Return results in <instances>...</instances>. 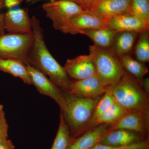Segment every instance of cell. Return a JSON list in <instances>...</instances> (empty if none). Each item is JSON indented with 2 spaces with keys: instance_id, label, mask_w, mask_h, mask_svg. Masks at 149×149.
I'll return each mask as SVG.
<instances>
[{
  "instance_id": "8",
  "label": "cell",
  "mask_w": 149,
  "mask_h": 149,
  "mask_svg": "<svg viewBox=\"0 0 149 149\" xmlns=\"http://www.w3.org/2000/svg\"><path fill=\"white\" fill-rule=\"evenodd\" d=\"M123 129L133 131L149 139V113H128L110 124L109 131Z\"/></svg>"
},
{
  "instance_id": "17",
  "label": "cell",
  "mask_w": 149,
  "mask_h": 149,
  "mask_svg": "<svg viewBox=\"0 0 149 149\" xmlns=\"http://www.w3.org/2000/svg\"><path fill=\"white\" fill-rule=\"evenodd\" d=\"M127 113H128L122 107L115 102L98 117L88 123L80 130L77 137L98 125L104 124H111L115 122Z\"/></svg>"
},
{
  "instance_id": "21",
  "label": "cell",
  "mask_w": 149,
  "mask_h": 149,
  "mask_svg": "<svg viewBox=\"0 0 149 149\" xmlns=\"http://www.w3.org/2000/svg\"><path fill=\"white\" fill-rule=\"evenodd\" d=\"M123 67L127 72L139 82L149 72L148 69L145 64L134 59L129 54L125 55L119 58Z\"/></svg>"
},
{
  "instance_id": "10",
  "label": "cell",
  "mask_w": 149,
  "mask_h": 149,
  "mask_svg": "<svg viewBox=\"0 0 149 149\" xmlns=\"http://www.w3.org/2000/svg\"><path fill=\"white\" fill-rule=\"evenodd\" d=\"M4 14L6 30L8 33L33 34L32 19L27 10L17 7L8 10Z\"/></svg>"
},
{
  "instance_id": "32",
  "label": "cell",
  "mask_w": 149,
  "mask_h": 149,
  "mask_svg": "<svg viewBox=\"0 0 149 149\" xmlns=\"http://www.w3.org/2000/svg\"><path fill=\"white\" fill-rule=\"evenodd\" d=\"M96 0H81V6L84 10H88Z\"/></svg>"
},
{
  "instance_id": "5",
  "label": "cell",
  "mask_w": 149,
  "mask_h": 149,
  "mask_svg": "<svg viewBox=\"0 0 149 149\" xmlns=\"http://www.w3.org/2000/svg\"><path fill=\"white\" fill-rule=\"evenodd\" d=\"M33 35L8 33L0 37V58H12L28 64V54Z\"/></svg>"
},
{
  "instance_id": "30",
  "label": "cell",
  "mask_w": 149,
  "mask_h": 149,
  "mask_svg": "<svg viewBox=\"0 0 149 149\" xmlns=\"http://www.w3.org/2000/svg\"><path fill=\"white\" fill-rule=\"evenodd\" d=\"M141 85L142 89L147 94H149V78H143L141 81Z\"/></svg>"
},
{
  "instance_id": "2",
  "label": "cell",
  "mask_w": 149,
  "mask_h": 149,
  "mask_svg": "<svg viewBox=\"0 0 149 149\" xmlns=\"http://www.w3.org/2000/svg\"><path fill=\"white\" fill-rule=\"evenodd\" d=\"M106 89L127 113H149V95L143 90L140 82L125 70L119 82Z\"/></svg>"
},
{
  "instance_id": "20",
  "label": "cell",
  "mask_w": 149,
  "mask_h": 149,
  "mask_svg": "<svg viewBox=\"0 0 149 149\" xmlns=\"http://www.w3.org/2000/svg\"><path fill=\"white\" fill-rule=\"evenodd\" d=\"M117 33L109 28H90L83 29L80 34L89 37L94 45L101 48L110 47L113 38Z\"/></svg>"
},
{
  "instance_id": "7",
  "label": "cell",
  "mask_w": 149,
  "mask_h": 149,
  "mask_svg": "<svg viewBox=\"0 0 149 149\" xmlns=\"http://www.w3.org/2000/svg\"><path fill=\"white\" fill-rule=\"evenodd\" d=\"M27 72L32 80V84L41 94L50 97L55 101L60 108H64L65 102L62 91L42 72L29 65H26Z\"/></svg>"
},
{
  "instance_id": "23",
  "label": "cell",
  "mask_w": 149,
  "mask_h": 149,
  "mask_svg": "<svg viewBox=\"0 0 149 149\" xmlns=\"http://www.w3.org/2000/svg\"><path fill=\"white\" fill-rule=\"evenodd\" d=\"M128 12L149 27V0H130Z\"/></svg>"
},
{
  "instance_id": "22",
  "label": "cell",
  "mask_w": 149,
  "mask_h": 149,
  "mask_svg": "<svg viewBox=\"0 0 149 149\" xmlns=\"http://www.w3.org/2000/svg\"><path fill=\"white\" fill-rule=\"evenodd\" d=\"M73 140L69 127L61 114L58 130L51 149H67Z\"/></svg>"
},
{
  "instance_id": "27",
  "label": "cell",
  "mask_w": 149,
  "mask_h": 149,
  "mask_svg": "<svg viewBox=\"0 0 149 149\" xmlns=\"http://www.w3.org/2000/svg\"><path fill=\"white\" fill-rule=\"evenodd\" d=\"M8 125L5 117L0 118V138H8Z\"/></svg>"
},
{
  "instance_id": "14",
  "label": "cell",
  "mask_w": 149,
  "mask_h": 149,
  "mask_svg": "<svg viewBox=\"0 0 149 149\" xmlns=\"http://www.w3.org/2000/svg\"><path fill=\"white\" fill-rule=\"evenodd\" d=\"M141 134L130 130L117 129L107 132L100 144L116 146H125L149 140Z\"/></svg>"
},
{
  "instance_id": "18",
  "label": "cell",
  "mask_w": 149,
  "mask_h": 149,
  "mask_svg": "<svg viewBox=\"0 0 149 149\" xmlns=\"http://www.w3.org/2000/svg\"><path fill=\"white\" fill-rule=\"evenodd\" d=\"M138 33L135 32H117L113 38L110 48L118 58L129 54L133 49Z\"/></svg>"
},
{
  "instance_id": "26",
  "label": "cell",
  "mask_w": 149,
  "mask_h": 149,
  "mask_svg": "<svg viewBox=\"0 0 149 149\" xmlns=\"http://www.w3.org/2000/svg\"><path fill=\"white\" fill-rule=\"evenodd\" d=\"M91 149H149V140L125 146H116L99 143Z\"/></svg>"
},
{
  "instance_id": "4",
  "label": "cell",
  "mask_w": 149,
  "mask_h": 149,
  "mask_svg": "<svg viewBox=\"0 0 149 149\" xmlns=\"http://www.w3.org/2000/svg\"><path fill=\"white\" fill-rule=\"evenodd\" d=\"M96 76L106 88L114 86L121 79L125 70L120 59L110 47L101 48L95 45L89 47Z\"/></svg>"
},
{
  "instance_id": "11",
  "label": "cell",
  "mask_w": 149,
  "mask_h": 149,
  "mask_svg": "<svg viewBox=\"0 0 149 149\" xmlns=\"http://www.w3.org/2000/svg\"><path fill=\"white\" fill-rule=\"evenodd\" d=\"M130 3V0H96L88 10L105 22L128 12Z\"/></svg>"
},
{
  "instance_id": "16",
  "label": "cell",
  "mask_w": 149,
  "mask_h": 149,
  "mask_svg": "<svg viewBox=\"0 0 149 149\" xmlns=\"http://www.w3.org/2000/svg\"><path fill=\"white\" fill-rule=\"evenodd\" d=\"M110 124H104L92 128L79 137L73 139L67 149H91L100 143L108 131Z\"/></svg>"
},
{
  "instance_id": "12",
  "label": "cell",
  "mask_w": 149,
  "mask_h": 149,
  "mask_svg": "<svg viewBox=\"0 0 149 149\" xmlns=\"http://www.w3.org/2000/svg\"><path fill=\"white\" fill-rule=\"evenodd\" d=\"M63 68L70 78L81 80L96 74L95 67L89 55L68 59Z\"/></svg>"
},
{
  "instance_id": "36",
  "label": "cell",
  "mask_w": 149,
  "mask_h": 149,
  "mask_svg": "<svg viewBox=\"0 0 149 149\" xmlns=\"http://www.w3.org/2000/svg\"><path fill=\"white\" fill-rule=\"evenodd\" d=\"M27 3L33 2L37 1H42V0H25ZM50 1L51 0H49Z\"/></svg>"
},
{
  "instance_id": "31",
  "label": "cell",
  "mask_w": 149,
  "mask_h": 149,
  "mask_svg": "<svg viewBox=\"0 0 149 149\" xmlns=\"http://www.w3.org/2000/svg\"><path fill=\"white\" fill-rule=\"evenodd\" d=\"M6 31L4 14H0V37L5 35Z\"/></svg>"
},
{
  "instance_id": "6",
  "label": "cell",
  "mask_w": 149,
  "mask_h": 149,
  "mask_svg": "<svg viewBox=\"0 0 149 149\" xmlns=\"http://www.w3.org/2000/svg\"><path fill=\"white\" fill-rule=\"evenodd\" d=\"M46 16L52 22L53 27L60 30L72 17L84 10L76 3L70 0L50 1L42 5Z\"/></svg>"
},
{
  "instance_id": "19",
  "label": "cell",
  "mask_w": 149,
  "mask_h": 149,
  "mask_svg": "<svg viewBox=\"0 0 149 149\" xmlns=\"http://www.w3.org/2000/svg\"><path fill=\"white\" fill-rule=\"evenodd\" d=\"M0 70L20 78L28 85H32L26 65L22 61L15 59L0 58Z\"/></svg>"
},
{
  "instance_id": "3",
  "label": "cell",
  "mask_w": 149,
  "mask_h": 149,
  "mask_svg": "<svg viewBox=\"0 0 149 149\" xmlns=\"http://www.w3.org/2000/svg\"><path fill=\"white\" fill-rule=\"evenodd\" d=\"M65 104L61 111L69 127L73 139L78 137L80 130L91 120L95 107L101 97L86 98L69 92H63Z\"/></svg>"
},
{
  "instance_id": "1",
  "label": "cell",
  "mask_w": 149,
  "mask_h": 149,
  "mask_svg": "<svg viewBox=\"0 0 149 149\" xmlns=\"http://www.w3.org/2000/svg\"><path fill=\"white\" fill-rule=\"evenodd\" d=\"M31 19L33 40L28 54V65L45 74L63 92H69L72 81L48 50L40 20L35 16Z\"/></svg>"
},
{
  "instance_id": "24",
  "label": "cell",
  "mask_w": 149,
  "mask_h": 149,
  "mask_svg": "<svg viewBox=\"0 0 149 149\" xmlns=\"http://www.w3.org/2000/svg\"><path fill=\"white\" fill-rule=\"evenodd\" d=\"M138 42L135 48L136 60L142 63L149 62V29L140 32Z\"/></svg>"
},
{
  "instance_id": "28",
  "label": "cell",
  "mask_w": 149,
  "mask_h": 149,
  "mask_svg": "<svg viewBox=\"0 0 149 149\" xmlns=\"http://www.w3.org/2000/svg\"><path fill=\"white\" fill-rule=\"evenodd\" d=\"M5 8L8 9H10L17 7L22 2L25 0H3Z\"/></svg>"
},
{
  "instance_id": "33",
  "label": "cell",
  "mask_w": 149,
  "mask_h": 149,
  "mask_svg": "<svg viewBox=\"0 0 149 149\" xmlns=\"http://www.w3.org/2000/svg\"><path fill=\"white\" fill-rule=\"evenodd\" d=\"M5 117V113L3 110V106L0 104V118Z\"/></svg>"
},
{
  "instance_id": "9",
  "label": "cell",
  "mask_w": 149,
  "mask_h": 149,
  "mask_svg": "<svg viewBox=\"0 0 149 149\" xmlns=\"http://www.w3.org/2000/svg\"><path fill=\"white\" fill-rule=\"evenodd\" d=\"M105 22L90 11L84 10L72 17L60 31L65 34L76 35L83 29L106 28Z\"/></svg>"
},
{
  "instance_id": "35",
  "label": "cell",
  "mask_w": 149,
  "mask_h": 149,
  "mask_svg": "<svg viewBox=\"0 0 149 149\" xmlns=\"http://www.w3.org/2000/svg\"><path fill=\"white\" fill-rule=\"evenodd\" d=\"M3 8H5L3 0H0V10Z\"/></svg>"
},
{
  "instance_id": "13",
  "label": "cell",
  "mask_w": 149,
  "mask_h": 149,
  "mask_svg": "<svg viewBox=\"0 0 149 149\" xmlns=\"http://www.w3.org/2000/svg\"><path fill=\"white\" fill-rule=\"evenodd\" d=\"M106 91L96 75L83 80L72 81L69 93L86 98H95L101 97Z\"/></svg>"
},
{
  "instance_id": "25",
  "label": "cell",
  "mask_w": 149,
  "mask_h": 149,
  "mask_svg": "<svg viewBox=\"0 0 149 149\" xmlns=\"http://www.w3.org/2000/svg\"><path fill=\"white\" fill-rule=\"evenodd\" d=\"M115 102L111 92L109 90L106 89L105 93L99 100L95 107L92 118L89 122L93 121L100 116Z\"/></svg>"
},
{
  "instance_id": "15",
  "label": "cell",
  "mask_w": 149,
  "mask_h": 149,
  "mask_svg": "<svg viewBox=\"0 0 149 149\" xmlns=\"http://www.w3.org/2000/svg\"><path fill=\"white\" fill-rule=\"evenodd\" d=\"M105 22L107 28L116 32L128 31L140 33L149 29L139 19L129 12L113 17Z\"/></svg>"
},
{
  "instance_id": "29",
  "label": "cell",
  "mask_w": 149,
  "mask_h": 149,
  "mask_svg": "<svg viewBox=\"0 0 149 149\" xmlns=\"http://www.w3.org/2000/svg\"><path fill=\"white\" fill-rule=\"evenodd\" d=\"M0 149H15V146L8 138H0Z\"/></svg>"
},
{
  "instance_id": "34",
  "label": "cell",
  "mask_w": 149,
  "mask_h": 149,
  "mask_svg": "<svg viewBox=\"0 0 149 149\" xmlns=\"http://www.w3.org/2000/svg\"><path fill=\"white\" fill-rule=\"evenodd\" d=\"M54 1V0H51L50 1ZM70 1H72L76 3H77V4L79 5H80V6H81V0H70Z\"/></svg>"
}]
</instances>
